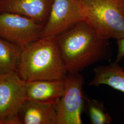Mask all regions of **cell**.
<instances>
[{
    "mask_svg": "<svg viewBox=\"0 0 124 124\" xmlns=\"http://www.w3.org/2000/svg\"><path fill=\"white\" fill-rule=\"evenodd\" d=\"M22 47L0 38V75L17 71Z\"/></svg>",
    "mask_w": 124,
    "mask_h": 124,
    "instance_id": "12",
    "label": "cell"
},
{
    "mask_svg": "<svg viewBox=\"0 0 124 124\" xmlns=\"http://www.w3.org/2000/svg\"><path fill=\"white\" fill-rule=\"evenodd\" d=\"M17 71L25 81L64 79L68 71L56 37H41L22 47Z\"/></svg>",
    "mask_w": 124,
    "mask_h": 124,
    "instance_id": "2",
    "label": "cell"
},
{
    "mask_svg": "<svg viewBox=\"0 0 124 124\" xmlns=\"http://www.w3.org/2000/svg\"><path fill=\"white\" fill-rule=\"evenodd\" d=\"M19 117L23 124H58L56 104L26 99Z\"/></svg>",
    "mask_w": 124,
    "mask_h": 124,
    "instance_id": "9",
    "label": "cell"
},
{
    "mask_svg": "<svg viewBox=\"0 0 124 124\" xmlns=\"http://www.w3.org/2000/svg\"><path fill=\"white\" fill-rule=\"evenodd\" d=\"M44 25L18 14L0 13V37L21 47L39 39Z\"/></svg>",
    "mask_w": 124,
    "mask_h": 124,
    "instance_id": "6",
    "label": "cell"
},
{
    "mask_svg": "<svg viewBox=\"0 0 124 124\" xmlns=\"http://www.w3.org/2000/svg\"><path fill=\"white\" fill-rule=\"evenodd\" d=\"M53 0H0V13L18 14L44 25Z\"/></svg>",
    "mask_w": 124,
    "mask_h": 124,
    "instance_id": "8",
    "label": "cell"
},
{
    "mask_svg": "<svg viewBox=\"0 0 124 124\" xmlns=\"http://www.w3.org/2000/svg\"><path fill=\"white\" fill-rule=\"evenodd\" d=\"M64 81V93L56 104L58 124H82L84 78L80 73H68Z\"/></svg>",
    "mask_w": 124,
    "mask_h": 124,
    "instance_id": "5",
    "label": "cell"
},
{
    "mask_svg": "<svg viewBox=\"0 0 124 124\" xmlns=\"http://www.w3.org/2000/svg\"><path fill=\"white\" fill-rule=\"evenodd\" d=\"M83 20L102 38H124V0H78Z\"/></svg>",
    "mask_w": 124,
    "mask_h": 124,
    "instance_id": "3",
    "label": "cell"
},
{
    "mask_svg": "<svg viewBox=\"0 0 124 124\" xmlns=\"http://www.w3.org/2000/svg\"><path fill=\"white\" fill-rule=\"evenodd\" d=\"M94 72L95 75L89 85H107L124 93V69L118 62L96 67Z\"/></svg>",
    "mask_w": 124,
    "mask_h": 124,
    "instance_id": "11",
    "label": "cell"
},
{
    "mask_svg": "<svg viewBox=\"0 0 124 124\" xmlns=\"http://www.w3.org/2000/svg\"><path fill=\"white\" fill-rule=\"evenodd\" d=\"M25 81L17 71L0 75V124H21L19 113L26 100Z\"/></svg>",
    "mask_w": 124,
    "mask_h": 124,
    "instance_id": "4",
    "label": "cell"
},
{
    "mask_svg": "<svg viewBox=\"0 0 124 124\" xmlns=\"http://www.w3.org/2000/svg\"><path fill=\"white\" fill-rule=\"evenodd\" d=\"M118 53L116 62H119L124 57V38L117 40Z\"/></svg>",
    "mask_w": 124,
    "mask_h": 124,
    "instance_id": "14",
    "label": "cell"
},
{
    "mask_svg": "<svg viewBox=\"0 0 124 124\" xmlns=\"http://www.w3.org/2000/svg\"><path fill=\"white\" fill-rule=\"evenodd\" d=\"M56 38L68 73H80L111 57L108 40L99 36L83 20Z\"/></svg>",
    "mask_w": 124,
    "mask_h": 124,
    "instance_id": "1",
    "label": "cell"
},
{
    "mask_svg": "<svg viewBox=\"0 0 124 124\" xmlns=\"http://www.w3.org/2000/svg\"><path fill=\"white\" fill-rule=\"evenodd\" d=\"M89 116L93 124H109L112 117L106 112L102 102L97 99L85 97Z\"/></svg>",
    "mask_w": 124,
    "mask_h": 124,
    "instance_id": "13",
    "label": "cell"
},
{
    "mask_svg": "<svg viewBox=\"0 0 124 124\" xmlns=\"http://www.w3.org/2000/svg\"><path fill=\"white\" fill-rule=\"evenodd\" d=\"M83 20L78 0H53L41 37H56Z\"/></svg>",
    "mask_w": 124,
    "mask_h": 124,
    "instance_id": "7",
    "label": "cell"
},
{
    "mask_svg": "<svg viewBox=\"0 0 124 124\" xmlns=\"http://www.w3.org/2000/svg\"><path fill=\"white\" fill-rule=\"evenodd\" d=\"M25 82L27 99L57 104L64 93V79Z\"/></svg>",
    "mask_w": 124,
    "mask_h": 124,
    "instance_id": "10",
    "label": "cell"
}]
</instances>
